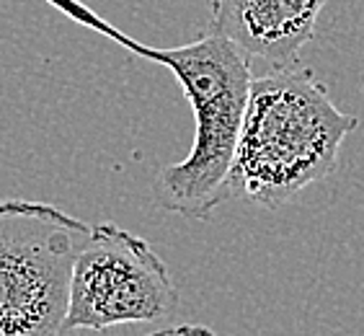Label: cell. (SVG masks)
Here are the masks:
<instances>
[{
	"label": "cell",
	"mask_w": 364,
	"mask_h": 336,
	"mask_svg": "<svg viewBox=\"0 0 364 336\" xmlns=\"http://www.w3.org/2000/svg\"><path fill=\"white\" fill-rule=\"evenodd\" d=\"M147 336H220V334H215V331L207 329V326H199V323H181V326L153 331V334H147Z\"/></svg>",
	"instance_id": "8992f818"
},
{
	"label": "cell",
	"mask_w": 364,
	"mask_h": 336,
	"mask_svg": "<svg viewBox=\"0 0 364 336\" xmlns=\"http://www.w3.org/2000/svg\"><path fill=\"white\" fill-rule=\"evenodd\" d=\"M323 6L326 0H210L207 31L279 70L313 42Z\"/></svg>",
	"instance_id": "5b68a950"
},
{
	"label": "cell",
	"mask_w": 364,
	"mask_h": 336,
	"mask_svg": "<svg viewBox=\"0 0 364 336\" xmlns=\"http://www.w3.org/2000/svg\"><path fill=\"white\" fill-rule=\"evenodd\" d=\"M359 117L341 112L313 70L279 68L253 78L235 161L230 196L277 210L310 184L333 176L341 145Z\"/></svg>",
	"instance_id": "7a4b0ae2"
},
{
	"label": "cell",
	"mask_w": 364,
	"mask_h": 336,
	"mask_svg": "<svg viewBox=\"0 0 364 336\" xmlns=\"http://www.w3.org/2000/svg\"><path fill=\"white\" fill-rule=\"evenodd\" d=\"M176 308L178 288L153 246L114 223L93 225L73 266L68 315L73 329L153 323L173 315Z\"/></svg>",
	"instance_id": "277c9868"
},
{
	"label": "cell",
	"mask_w": 364,
	"mask_h": 336,
	"mask_svg": "<svg viewBox=\"0 0 364 336\" xmlns=\"http://www.w3.org/2000/svg\"><path fill=\"white\" fill-rule=\"evenodd\" d=\"M47 3L70 21L173 73L194 114V145L183 161L161 168L155 199L163 210L176 215L210 220L230 196V168L253 83L251 57L230 39L210 31L181 47H150L101 19L80 0Z\"/></svg>",
	"instance_id": "6da1fadb"
},
{
	"label": "cell",
	"mask_w": 364,
	"mask_h": 336,
	"mask_svg": "<svg viewBox=\"0 0 364 336\" xmlns=\"http://www.w3.org/2000/svg\"><path fill=\"white\" fill-rule=\"evenodd\" d=\"M93 225L36 199H0V336H77L73 266Z\"/></svg>",
	"instance_id": "3957f363"
}]
</instances>
